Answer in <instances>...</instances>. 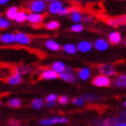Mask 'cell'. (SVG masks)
<instances>
[{"label":"cell","mask_w":126,"mask_h":126,"mask_svg":"<svg viewBox=\"0 0 126 126\" xmlns=\"http://www.w3.org/2000/svg\"><path fill=\"white\" fill-rule=\"evenodd\" d=\"M68 123V118L64 116H52L40 120L39 124L42 126H52L56 124H66Z\"/></svg>","instance_id":"6da1fadb"},{"label":"cell","mask_w":126,"mask_h":126,"mask_svg":"<svg viewBox=\"0 0 126 126\" xmlns=\"http://www.w3.org/2000/svg\"><path fill=\"white\" fill-rule=\"evenodd\" d=\"M46 9V4L42 0H32L29 4V10L32 13L41 14Z\"/></svg>","instance_id":"7a4b0ae2"},{"label":"cell","mask_w":126,"mask_h":126,"mask_svg":"<svg viewBox=\"0 0 126 126\" xmlns=\"http://www.w3.org/2000/svg\"><path fill=\"white\" fill-rule=\"evenodd\" d=\"M92 84L98 87H105L110 86L111 80L109 77L105 75H98L92 80Z\"/></svg>","instance_id":"3957f363"},{"label":"cell","mask_w":126,"mask_h":126,"mask_svg":"<svg viewBox=\"0 0 126 126\" xmlns=\"http://www.w3.org/2000/svg\"><path fill=\"white\" fill-rule=\"evenodd\" d=\"M32 42L31 37L24 32H16L15 34V43L19 45H29Z\"/></svg>","instance_id":"277c9868"},{"label":"cell","mask_w":126,"mask_h":126,"mask_svg":"<svg viewBox=\"0 0 126 126\" xmlns=\"http://www.w3.org/2000/svg\"><path fill=\"white\" fill-rule=\"evenodd\" d=\"M98 69L99 71L102 73V75H105V76L107 77H112V76H115V70L112 65L110 64H102L98 67Z\"/></svg>","instance_id":"5b68a950"},{"label":"cell","mask_w":126,"mask_h":126,"mask_svg":"<svg viewBox=\"0 0 126 126\" xmlns=\"http://www.w3.org/2000/svg\"><path fill=\"white\" fill-rule=\"evenodd\" d=\"M43 19H44V16L42 14L31 13L28 14V16H27V22H29L30 24H33V25L40 24L43 21Z\"/></svg>","instance_id":"8992f818"},{"label":"cell","mask_w":126,"mask_h":126,"mask_svg":"<svg viewBox=\"0 0 126 126\" xmlns=\"http://www.w3.org/2000/svg\"><path fill=\"white\" fill-rule=\"evenodd\" d=\"M41 78L44 80H54L59 78V74L56 73L51 68H47L42 71V73L41 74Z\"/></svg>","instance_id":"52a82bcc"},{"label":"cell","mask_w":126,"mask_h":126,"mask_svg":"<svg viewBox=\"0 0 126 126\" xmlns=\"http://www.w3.org/2000/svg\"><path fill=\"white\" fill-rule=\"evenodd\" d=\"M62 6H63L62 3L61 1H59V0H56L54 2L50 3L48 9H49V12L51 15H59V13H60L61 9L62 8Z\"/></svg>","instance_id":"ba28073f"},{"label":"cell","mask_w":126,"mask_h":126,"mask_svg":"<svg viewBox=\"0 0 126 126\" xmlns=\"http://www.w3.org/2000/svg\"><path fill=\"white\" fill-rule=\"evenodd\" d=\"M59 78L64 81L68 82V83H76L77 79H78L76 75H74L72 72H67V71L59 74Z\"/></svg>","instance_id":"9c48e42d"},{"label":"cell","mask_w":126,"mask_h":126,"mask_svg":"<svg viewBox=\"0 0 126 126\" xmlns=\"http://www.w3.org/2000/svg\"><path fill=\"white\" fill-rule=\"evenodd\" d=\"M92 47H93V45L90 42H88V41H81V42H79V43L78 44L77 49H78V50H79L80 52L86 53L92 50Z\"/></svg>","instance_id":"30bf717a"},{"label":"cell","mask_w":126,"mask_h":126,"mask_svg":"<svg viewBox=\"0 0 126 126\" xmlns=\"http://www.w3.org/2000/svg\"><path fill=\"white\" fill-rule=\"evenodd\" d=\"M0 42L4 44H13L15 43V33L6 32L0 35Z\"/></svg>","instance_id":"8fae6325"},{"label":"cell","mask_w":126,"mask_h":126,"mask_svg":"<svg viewBox=\"0 0 126 126\" xmlns=\"http://www.w3.org/2000/svg\"><path fill=\"white\" fill-rule=\"evenodd\" d=\"M44 45L48 50H52V51H59L61 48V45L59 44V42H57L54 40H47L45 42Z\"/></svg>","instance_id":"7c38bea8"},{"label":"cell","mask_w":126,"mask_h":126,"mask_svg":"<svg viewBox=\"0 0 126 126\" xmlns=\"http://www.w3.org/2000/svg\"><path fill=\"white\" fill-rule=\"evenodd\" d=\"M22 76L21 75H19L17 73H15L13 75H11L7 79H6V82H7V84L11 85V86H16V85H19L20 83L22 82Z\"/></svg>","instance_id":"4fadbf2b"},{"label":"cell","mask_w":126,"mask_h":126,"mask_svg":"<svg viewBox=\"0 0 126 126\" xmlns=\"http://www.w3.org/2000/svg\"><path fill=\"white\" fill-rule=\"evenodd\" d=\"M69 14H70V18L71 20L73 22H75V23H77V24H79V22H81L82 20V15L81 13L79 12L77 8H70V12H69Z\"/></svg>","instance_id":"5bb4252c"},{"label":"cell","mask_w":126,"mask_h":126,"mask_svg":"<svg viewBox=\"0 0 126 126\" xmlns=\"http://www.w3.org/2000/svg\"><path fill=\"white\" fill-rule=\"evenodd\" d=\"M66 65L65 63L62 62V61H55V62L52 63V65H51V69L54 70L56 73L58 74H61L62 72L66 70Z\"/></svg>","instance_id":"9a60e30c"},{"label":"cell","mask_w":126,"mask_h":126,"mask_svg":"<svg viewBox=\"0 0 126 126\" xmlns=\"http://www.w3.org/2000/svg\"><path fill=\"white\" fill-rule=\"evenodd\" d=\"M94 48L99 51H104L108 49V42L104 39H98L94 42Z\"/></svg>","instance_id":"2e32d148"},{"label":"cell","mask_w":126,"mask_h":126,"mask_svg":"<svg viewBox=\"0 0 126 126\" xmlns=\"http://www.w3.org/2000/svg\"><path fill=\"white\" fill-rule=\"evenodd\" d=\"M27 16H28V13L24 10H19L16 14V17L14 19V21L18 23V24H22L24 22L27 21Z\"/></svg>","instance_id":"e0dca14e"},{"label":"cell","mask_w":126,"mask_h":126,"mask_svg":"<svg viewBox=\"0 0 126 126\" xmlns=\"http://www.w3.org/2000/svg\"><path fill=\"white\" fill-rule=\"evenodd\" d=\"M108 39H109V42L112 44H118L119 42H121L122 37H121V34L119 33L118 32H111L109 34Z\"/></svg>","instance_id":"ac0fdd59"},{"label":"cell","mask_w":126,"mask_h":126,"mask_svg":"<svg viewBox=\"0 0 126 126\" xmlns=\"http://www.w3.org/2000/svg\"><path fill=\"white\" fill-rule=\"evenodd\" d=\"M18 11L19 10H18V8H17V6H16V5H12L11 7H9L7 10H6V13H5L6 18H7L8 20H14Z\"/></svg>","instance_id":"d6986e66"},{"label":"cell","mask_w":126,"mask_h":126,"mask_svg":"<svg viewBox=\"0 0 126 126\" xmlns=\"http://www.w3.org/2000/svg\"><path fill=\"white\" fill-rule=\"evenodd\" d=\"M15 72L19 74V75H21V76H23V75H27V74L31 73L32 68H30V67H28V66H25V65L19 66V67H17V68H16Z\"/></svg>","instance_id":"ffe728a7"},{"label":"cell","mask_w":126,"mask_h":126,"mask_svg":"<svg viewBox=\"0 0 126 126\" xmlns=\"http://www.w3.org/2000/svg\"><path fill=\"white\" fill-rule=\"evenodd\" d=\"M58 100V95L56 94H50L46 96V105L48 107H52Z\"/></svg>","instance_id":"44dd1931"},{"label":"cell","mask_w":126,"mask_h":126,"mask_svg":"<svg viewBox=\"0 0 126 126\" xmlns=\"http://www.w3.org/2000/svg\"><path fill=\"white\" fill-rule=\"evenodd\" d=\"M90 77V69L87 68H83L79 70V78L81 80H87Z\"/></svg>","instance_id":"7402d4cb"},{"label":"cell","mask_w":126,"mask_h":126,"mask_svg":"<svg viewBox=\"0 0 126 126\" xmlns=\"http://www.w3.org/2000/svg\"><path fill=\"white\" fill-rule=\"evenodd\" d=\"M63 50L68 54H75L77 52V46L73 43H67L63 46Z\"/></svg>","instance_id":"603a6c76"},{"label":"cell","mask_w":126,"mask_h":126,"mask_svg":"<svg viewBox=\"0 0 126 126\" xmlns=\"http://www.w3.org/2000/svg\"><path fill=\"white\" fill-rule=\"evenodd\" d=\"M44 105V102L42 98H34L32 101V107L33 108L34 110H40L42 109Z\"/></svg>","instance_id":"cb8c5ba5"},{"label":"cell","mask_w":126,"mask_h":126,"mask_svg":"<svg viewBox=\"0 0 126 126\" xmlns=\"http://www.w3.org/2000/svg\"><path fill=\"white\" fill-rule=\"evenodd\" d=\"M60 26H61L60 23L55 21V20L48 22L47 24H45V28H46L47 30H49V31H54V30H57L60 28Z\"/></svg>","instance_id":"d4e9b609"},{"label":"cell","mask_w":126,"mask_h":126,"mask_svg":"<svg viewBox=\"0 0 126 126\" xmlns=\"http://www.w3.org/2000/svg\"><path fill=\"white\" fill-rule=\"evenodd\" d=\"M116 87H126V75H121L119 76L114 81Z\"/></svg>","instance_id":"484cf974"},{"label":"cell","mask_w":126,"mask_h":126,"mask_svg":"<svg viewBox=\"0 0 126 126\" xmlns=\"http://www.w3.org/2000/svg\"><path fill=\"white\" fill-rule=\"evenodd\" d=\"M7 105L8 106H10L11 108H18L21 106L22 105V101L19 98H11L9 101L7 102Z\"/></svg>","instance_id":"4316f807"},{"label":"cell","mask_w":126,"mask_h":126,"mask_svg":"<svg viewBox=\"0 0 126 126\" xmlns=\"http://www.w3.org/2000/svg\"><path fill=\"white\" fill-rule=\"evenodd\" d=\"M82 97L84 98L85 102L86 101H87V102H95V101H98V100L101 99V97L99 95H95V94H85Z\"/></svg>","instance_id":"83f0119b"},{"label":"cell","mask_w":126,"mask_h":126,"mask_svg":"<svg viewBox=\"0 0 126 126\" xmlns=\"http://www.w3.org/2000/svg\"><path fill=\"white\" fill-rule=\"evenodd\" d=\"M10 26V21L7 18L0 16V29H6Z\"/></svg>","instance_id":"f1b7e54d"},{"label":"cell","mask_w":126,"mask_h":126,"mask_svg":"<svg viewBox=\"0 0 126 126\" xmlns=\"http://www.w3.org/2000/svg\"><path fill=\"white\" fill-rule=\"evenodd\" d=\"M72 104L77 105V106H82V105L85 104V100L82 96L75 97V98H73V100H72Z\"/></svg>","instance_id":"f546056e"},{"label":"cell","mask_w":126,"mask_h":126,"mask_svg":"<svg viewBox=\"0 0 126 126\" xmlns=\"http://www.w3.org/2000/svg\"><path fill=\"white\" fill-rule=\"evenodd\" d=\"M83 29H84V27L80 24H76L70 27V31L73 32H80L83 31Z\"/></svg>","instance_id":"4dcf8cb0"},{"label":"cell","mask_w":126,"mask_h":126,"mask_svg":"<svg viewBox=\"0 0 126 126\" xmlns=\"http://www.w3.org/2000/svg\"><path fill=\"white\" fill-rule=\"evenodd\" d=\"M58 101L59 103L62 105H68V102H69V98H68L67 95H61V96L58 97Z\"/></svg>","instance_id":"1f68e13d"},{"label":"cell","mask_w":126,"mask_h":126,"mask_svg":"<svg viewBox=\"0 0 126 126\" xmlns=\"http://www.w3.org/2000/svg\"><path fill=\"white\" fill-rule=\"evenodd\" d=\"M69 12H70V8L67 7V6H62V8L61 9V11H60L59 15H60V16H67V15H68V14H69Z\"/></svg>","instance_id":"d6a6232c"},{"label":"cell","mask_w":126,"mask_h":126,"mask_svg":"<svg viewBox=\"0 0 126 126\" xmlns=\"http://www.w3.org/2000/svg\"><path fill=\"white\" fill-rule=\"evenodd\" d=\"M114 126H126V120L122 119L121 121H119L118 123H116Z\"/></svg>","instance_id":"836d02e7"},{"label":"cell","mask_w":126,"mask_h":126,"mask_svg":"<svg viewBox=\"0 0 126 126\" xmlns=\"http://www.w3.org/2000/svg\"><path fill=\"white\" fill-rule=\"evenodd\" d=\"M9 125L10 126H23L22 124H20L17 121H15V120H12V121L9 122Z\"/></svg>","instance_id":"e575fe53"},{"label":"cell","mask_w":126,"mask_h":126,"mask_svg":"<svg viewBox=\"0 0 126 126\" xmlns=\"http://www.w3.org/2000/svg\"><path fill=\"white\" fill-rule=\"evenodd\" d=\"M84 21L86 22V23H90V22L92 21V18H91V17H89V16H85Z\"/></svg>","instance_id":"d590c367"},{"label":"cell","mask_w":126,"mask_h":126,"mask_svg":"<svg viewBox=\"0 0 126 126\" xmlns=\"http://www.w3.org/2000/svg\"><path fill=\"white\" fill-rule=\"evenodd\" d=\"M8 2H9V0H0V5H6Z\"/></svg>","instance_id":"8d00e7d4"},{"label":"cell","mask_w":126,"mask_h":126,"mask_svg":"<svg viewBox=\"0 0 126 126\" xmlns=\"http://www.w3.org/2000/svg\"><path fill=\"white\" fill-rule=\"evenodd\" d=\"M42 1H44V2H50V3H51V2H54V1H56V0H42Z\"/></svg>","instance_id":"74e56055"},{"label":"cell","mask_w":126,"mask_h":126,"mask_svg":"<svg viewBox=\"0 0 126 126\" xmlns=\"http://www.w3.org/2000/svg\"><path fill=\"white\" fill-rule=\"evenodd\" d=\"M124 106L126 108V101H125V102H124Z\"/></svg>","instance_id":"f35d334b"},{"label":"cell","mask_w":126,"mask_h":126,"mask_svg":"<svg viewBox=\"0 0 126 126\" xmlns=\"http://www.w3.org/2000/svg\"><path fill=\"white\" fill-rule=\"evenodd\" d=\"M1 105H2V100L0 99V106H1Z\"/></svg>","instance_id":"ab89813d"},{"label":"cell","mask_w":126,"mask_h":126,"mask_svg":"<svg viewBox=\"0 0 126 126\" xmlns=\"http://www.w3.org/2000/svg\"><path fill=\"white\" fill-rule=\"evenodd\" d=\"M74 1H80V0H74Z\"/></svg>","instance_id":"60d3db41"},{"label":"cell","mask_w":126,"mask_h":126,"mask_svg":"<svg viewBox=\"0 0 126 126\" xmlns=\"http://www.w3.org/2000/svg\"><path fill=\"white\" fill-rule=\"evenodd\" d=\"M125 24H126V16H125Z\"/></svg>","instance_id":"b9f144b4"},{"label":"cell","mask_w":126,"mask_h":126,"mask_svg":"<svg viewBox=\"0 0 126 126\" xmlns=\"http://www.w3.org/2000/svg\"><path fill=\"white\" fill-rule=\"evenodd\" d=\"M125 45H126V40H125Z\"/></svg>","instance_id":"7bdbcfd3"}]
</instances>
